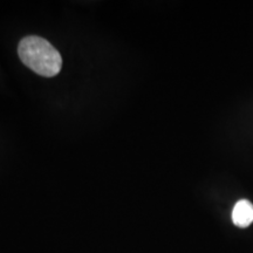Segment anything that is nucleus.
<instances>
[{
    "label": "nucleus",
    "mask_w": 253,
    "mask_h": 253,
    "mask_svg": "<svg viewBox=\"0 0 253 253\" xmlns=\"http://www.w3.org/2000/svg\"><path fill=\"white\" fill-rule=\"evenodd\" d=\"M18 54L25 66L45 78H53L62 67V58L58 49L40 37L24 38L18 46Z\"/></svg>",
    "instance_id": "nucleus-1"
},
{
    "label": "nucleus",
    "mask_w": 253,
    "mask_h": 253,
    "mask_svg": "<svg viewBox=\"0 0 253 253\" xmlns=\"http://www.w3.org/2000/svg\"><path fill=\"white\" fill-rule=\"evenodd\" d=\"M232 221L238 227H248L253 223V204L242 199L237 202L232 210Z\"/></svg>",
    "instance_id": "nucleus-2"
}]
</instances>
